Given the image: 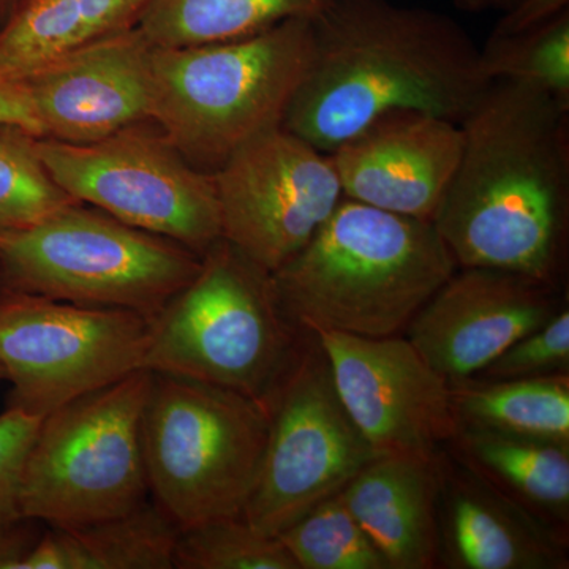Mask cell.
I'll use <instances>...</instances> for the list:
<instances>
[{"label": "cell", "mask_w": 569, "mask_h": 569, "mask_svg": "<svg viewBox=\"0 0 569 569\" xmlns=\"http://www.w3.org/2000/svg\"><path fill=\"white\" fill-rule=\"evenodd\" d=\"M462 156L433 227L459 268L563 284L569 234V107L492 81L462 123Z\"/></svg>", "instance_id": "1"}, {"label": "cell", "mask_w": 569, "mask_h": 569, "mask_svg": "<svg viewBox=\"0 0 569 569\" xmlns=\"http://www.w3.org/2000/svg\"><path fill=\"white\" fill-rule=\"evenodd\" d=\"M312 58L282 126L331 153L397 112L462 123L492 84L458 21L392 0H336L310 21Z\"/></svg>", "instance_id": "2"}, {"label": "cell", "mask_w": 569, "mask_h": 569, "mask_svg": "<svg viewBox=\"0 0 569 569\" xmlns=\"http://www.w3.org/2000/svg\"><path fill=\"white\" fill-rule=\"evenodd\" d=\"M458 268L433 223L343 197L272 280L305 331L380 339L406 331Z\"/></svg>", "instance_id": "3"}, {"label": "cell", "mask_w": 569, "mask_h": 569, "mask_svg": "<svg viewBox=\"0 0 569 569\" xmlns=\"http://www.w3.org/2000/svg\"><path fill=\"white\" fill-rule=\"evenodd\" d=\"M310 58V20L247 39L153 47L152 121L193 167L212 174L244 142L282 123Z\"/></svg>", "instance_id": "4"}, {"label": "cell", "mask_w": 569, "mask_h": 569, "mask_svg": "<svg viewBox=\"0 0 569 569\" xmlns=\"http://www.w3.org/2000/svg\"><path fill=\"white\" fill-rule=\"evenodd\" d=\"M305 329L283 312L271 272L219 239L200 271L151 318L146 370L266 403Z\"/></svg>", "instance_id": "5"}, {"label": "cell", "mask_w": 569, "mask_h": 569, "mask_svg": "<svg viewBox=\"0 0 569 569\" xmlns=\"http://www.w3.org/2000/svg\"><path fill=\"white\" fill-rule=\"evenodd\" d=\"M269 432L261 400L152 373L142 418L149 497L179 530L242 516Z\"/></svg>", "instance_id": "6"}, {"label": "cell", "mask_w": 569, "mask_h": 569, "mask_svg": "<svg viewBox=\"0 0 569 569\" xmlns=\"http://www.w3.org/2000/svg\"><path fill=\"white\" fill-rule=\"evenodd\" d=\"M200 266L171 239L74 203L0 242V290L153 318Z\"/></svg>", "instance_id": "7"}, {"label": "cell", "mask_w": 569, "mask_h": 569, "mask_svg": "<svg viewBox=\"0 0 569 569\" xmlns=\"http://www.w3.org/2000/svg\"><path fill=\"white\" fill-rule=\"evenodd\" d=\"M151 381L138 370L41 418L22 463V518L71 529L148 500L142 418Z\"/></svg>", "instance_id": "8"}, {"label": "cell", "mask_w": 569, "mask_h": 569, "mask_svg": "<svg viewBox=\"0 0 569 569\" xmlns=\"http://www.w3.org/2000/svg\"><path fill=\"white\" fill-rule=\"evenodd\" d=\"M266 406L268 441L242 518L253 529L279 537L346 489L377 455L343 407L316 332H305Z\"/></svg>", "instance_id": "9"}, {"label": "cell", "mask_w": 569, "mask_h": 569, "mask_svg": "<svg viewBox=\"0 0 569 569\" xmlns=\"http://www.w3.org/2000/svg\"><path fill=\"white\" fill-rule=\"evenodd\" d=\"M151 318L0 290V373L9 407L44 418L146 369Z\"/></svg>", "instance_id": "10"}, {"label": "cell", "mask_w": 569, "mask_h": 569, "mask_svg": "<svg viewBox=\"0 0 569 569\" xmlns=\"http://www.w3.org/2000/svg\"><path fill=\"white\" fill-rule=\"evenodd\" d=\"M37 146L48 173L78 203L200 257L222 239L212 174L193 167L163 132L138 126L93 142L39 138Z\"/></svg>", "instance_id": "11"}, {"label": "cell", "mask_w": 569, "mask_h": 569, "mask_svg": "<svg viewBox=\"0 0 569 569\" xmlns=\"http://www.w3.org/2000/svg\"><path fill=\"white\" fill-rule=\"evenodd\" d=\"M222 238L274 274L343 200L329 153L282 123L236 149L212 173Z\"/></svg>", "instance_id": "12"}, {"label": "cell", "mask_w": 569, "mask_h": 569, "mask_svg": "<svg viewBox=\"0 0 569 569\" xmlns=\"http://www.w3.org/2000/svg\"><path fill=\"white\" fill-rule=\"evenodd\" d=\"M316 335L340 400L377 458H438L459 429L448 378L407 337Z\"/></svg>", "instance_id": "13"}, {"label": "cell", "mask_w": 569, "mask_h": 569, "mask_svg": "<svg viewBox=\"0 0 569 569\" xmlns=\"http://www.w3.org/2000/svg\"><path fill=\"white\" fill-rule=\"evenodd\" d=\"M561 287L489 268H458L407 326V339L448 381L477 376L563 309Z\"/></svg>", "instance_id": "14"}, {"label": "cell", "mask_w": 569, "mask_h": 569, "mask_svg": "<svg viewBox=\"0 0 569 569\" xmlns=\"http://www.w3.org/2000/svg\"><path fill=\"white\" fill-rule=\"evenodd\" d=\"M152 52L137 28L26 77L43 138L93 142L152 121Z\"/></svg>", "instance_id": "15"}, {"label": "cell", "mask_w": 569, "mask_h": 569, "mask_svg": "<svg viewBox=\"0 0 569 569\" xmlns=\"http://www.w3.org/2000/svg\"><path fill=\"white\" fill-rule=\"evenodd\" d=\"M460 123L397 112L329 153L343 197L433 223L462 156Z\"/></svg>", "instance_id": "16"}, {"label": "cell", "mask_w": 569, "mask_h": 569, "mask_svg": "<svg viewBox=\"0 0 569 569\" xmlns=\"http://www.w3.org/2000/svg\"><path fill=\"white\" fill-rule=\"evenodd\" d=\"M440 560L456 569H567L568 546L441 451Z\"/></svg>", "instance_id": "17"}, {"label": "cell", "mask_w": 569, "mask_h": 569, "mask_svg": "<svg viewBox=\"0 0 569 569\" xmlns=\"http://www.w3.org/2000/svg\"><path fill=\"white\" fill-rule=\"evenodd\" d=\"M440 455L436 459L380 456L340 490L389 569H430L440 561Z\"/></svg>", "instance_id": "18"}, {"label": "cell", "mask_w": 569, "mask_h": 569, "mask_svg": "<svg viewBox=\"0 0 569 569\" xmlns=\"http://www.w3.org/2000/svg\"><path fill=\"white\" fill-rule=\"evenodd\" d=\"M445 451L568 546L569 445L460 427Z\"/></svg>", "instance_id": "19"}, {"label": "cell", "mask_w": 569, "mask_h": 569, "mask_svg": "<svg viewBox=\"0 0 569 569\" xmlns=\"http://www.w3.org/2000/svg\"><path fill=\"white\" fill-rule=\"evenodd\" d=\"M151 0H20L0 29V71L26 77L108 37L137 28Z\"/></svg>", "instance_id": "20"}, {"label": "cell", "mask_w": 569, "mask_h": 569, "mask_svg": "<svg viewBox=\"0 0 569 569\" xmlns=\"http://www.w3.org/2000/svg\"><path fill=\"white\" fill-rule=\"evenodd\" d=\"M179 529L151 500L89 526L44 527L21 569H174Z\"/></svg>", "instance_id": "21"}, {"label": "cell", "mask_w": 569, "mask_h": 569, "mask_svg": "<svg viewBox=\"0 0 569 569\" xmlns=\"http://www.w3.org/2000/svg\"><path fill=\"white\" fill-rule=\"evenodd\" d=\"M459 429L569 445V373L482 381H449ZM458 429V430H459Z\"/></svg>", "instance_id": "22"}, {"label": "cell", "mask_w": 569, "mask_h": 569, "mask_svg": "<svg viewBox=\"0 0 569 569\" xmlns=\"http://www.w3.org/2000/svg\"><path fill=\"white\" fill-rule=\"evenodd\" d=\"M336 0H151L137 29L152 47L247 39L282 22L310 20Z\"/></svg>", "instance_id": "23"}, {"label": "cell", "mask_w": 569, "mask_h": 569, "mask_svg": "<svg viewBox=\"0 0 569 569\" xmlns=\"http://www.w3.org/2000/svg\"><path fill=\"white\" fill-rule=\"evenodd\" d=\"M479 62L489 81L519 82L569 107V10L530 31L490 36Z\"/></svg>", "instance_id": "24"}, {"label": "cell", "mask_w": 569, "mask_h": 569, "mask_svg": "<svg viewBox=\"0 0 569 569\" xmlns=\"http://www.w3.org/2000/svg\"><path fill=\"white\" fill-rule=\"evenodd\" d=\"M37 141L18 127L0 126V242L78 203L48 173Z\"/></svg>", "instance_id": "25"}, {"label": "cell", "mask_w": 569, "mask_h": 569, "mask_svg": "<svg viewBox=\"0 0 569 569\" xmlns=\"http://www.w3.org/2000/svg\"><path fill=\"white\" fill-rule=\"evenodd\" d=\"M279 539L299 569H389L340 492L307 511Z\"/></svg>", "instance_id": "26"}, {"label": "cell", "mask_w": 569, "mask_h": 569, "mask_svg": "<svg viewBox=\"0 0 569 569\" xmlns=\"http://www.w3.org/2000/svg\"><path fill=\"white\" fill-rule=\"evenodd\" d=\"M174 569L299 568L279 537H269L234 516L179 530Z\"/></svg>", "instance_id": "27"}, {"label": "cell", "mask_w": 569, "mask_h": 569, "mask_svg": "<svg viewBox=\"0 0 569 569\" xmlns=\"http://www.w3.org/2000/svg\"><path fill=\"white\" fill-rule=\"evenodd\" d=\"M569 373V312L567 307L552 320L530 332L490 365L479 370L477 380H519Z\"/></svg>", "instance_id": "28"}, {"label": "cell", "mask_w": 569, "mask_h": 569, "mask_svg": "<svg viewBox=\"0 0 569 569\" xmlns=\"http://www.w3.org/2000/svg\"><path fill=\"white\" fill-rule=\"evenodd\" d=\"M41 418L14 408L0 415V526L21 519L20 479L22 463Z\"/></svg>", "instance_id": "29"}, {"label": "cell", "mask_w": 569, "mask_h": 569, "mask_svg": "<svg viewBox=\"0 0 569 569\" xmlns=\"http://www.w3.org/2000/svg\"><path fill=\"white\" fill-rule=\"evenodd\" d=\"M0 126L18 127L37 138H43V130L32 97L24 81L14 80L0 71Z\"/></svg>", "instance_id": "30"}, {"label": "cell", "mask_w": 569, "mask_h": 569, "mask_svg": "<svg viewBox=\"0 0 569 569\" xmlns=\"http://www.w3.org/2000/svg\"><path fill=\"white\" fill-rule=\"evenodd\" d=\"M567 10L569 0H519L515 7L505 11L490 36L505 37L530 31Z\"/></svg>", "instance_id": "31"}, {"label": "cell", "mask_w": 569, "mask_h": 569, "mask_svg": "<svg viewBox=\"0 0 569 569\" xmlns=\"http://www.w3.org/2000/svg\"><path fill=\"white\" fill-rule=\"evenodd\" d=\"M44 526L21 518L0 526V569H21Z\"/></svg>", "instance_id": "32"}, {"label": "cell", "mask_w": 569, "mask_h": 569, "mask_svg": "<svg viewBox=\"0 0 569 569\" xmlns=\"http://www.w3.org/2000/svg\"><path fill=\"white\" fill-rule=\"evenodd\" d=\"M519 0H452L459 10L468 11V13H485V11H505L515 7Z\"/></svg>", "instance_id": "33"}, {"label": "cell", "mask_w": 569, "mask_h": 569, "mask_svg": "<svg viewBox=\"0 0 569 569\" xmlns=\"http://www.w3.org/2000/svg\"><path fill=\"white\" fill-rule=\"evenodd\" d=\"M20 0H0V24L10 17L11 11L17 9Z\"/></svg>", "instance_id": "34"}, {"label": "cell", "mask_w": 569, "mask_h": 569, "mask_svg": "<svg viewBox=\"0 0 569 569\" xmlns=\"http://www.w3.org/2000/svg\"><path fill=\"white\" fill-rule=\"evenodd\" d=\"M0 380H2V373H0Z\"/></svg>", "instance_id": "35"}]
</instances>
